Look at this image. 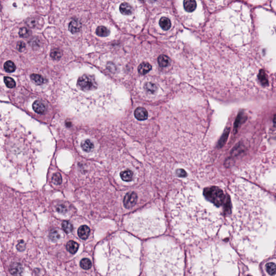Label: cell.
Here are the masks:
<instances>
[{
    "label": "cell",
    "instance_id": "1",
    "mask_svg": "<svg viewBox=\"0 0 276 276\" xmlns=\"http://www.w3.org/2000/svg\"><path fill=\"white\" fill-rule=\"evenodd\" d=\"M233 211L229 218L231 240L239 253L257 259L274 247V205L266 192L244 180L230 188Z\"/></svg>",
    "mask_w": 276,
    "mask_h": 276
},
{
    "label": "cell",
    "instance_id": "2",
    "mask_svg": "<svg viewBox=\"0 0 276 276\" xmlns=\"http://www.w3.org/2000/svg\"><path fill=\"white\" fill-rule=\"evenodd\" d=\"M168 205L174 234L187 244L215 236L223 222L220 212L204 201L192 188L174 192Z\"/></svg>",
    "mask_w": 276,
    "mask_h": 276
},
{
    "label": "cell",
    "instance_id": "3",
    "mask_svg": "<svg viewBox=\"0 0 276 276\" xmlns=\"http://www.w3.org/2000/svg\"><path fill=\"white\" fill-rule=\"evenodd\" d=\"M238 273L235 256L219 244L196 249L188 259L187 276H237Z\"/></svg>",
    "mask_w": 276,
    "mask_h": 276
},
{
    "label": "cell",
    "instance_id": "4",
    "mask_svg": "<svg viewBox=\"0 0 276 276\" xmlns=\"http://www.w3.org/2000/svg\"><path fill=\"white\" fill-rule=\"evenodd\" d=\"M151 276H184V255L175 243L165 240L155 245L148 257Z\"/></svg>",
    "mask_w": 276,
    "mask_h": 276
},
{
    "label": "cell",
    "instance_id": "5",
    "mask_svg": "<svg viewBox=\"0 0 276 276\" xmlns=\"http://www.w3.org/2000/svg\"><path fill=\"white\" fill-rule=\"evenodd\" d=\"M205 196L208 201L216 205H221L224 201V195L223 192L218 188H208L205 190Z\"/></svg>",
    "mask_w": 276,
    "mask_h": 276
},
{
    "label": "cell",
    "instance_id": "6",
    "mask_svg": "<svg viewBox=\"0 0 276 276\" xmlns=\"http://www.w3.org/2000/svg\"><path fill=\"white\" fill-rule=\"evenodd\" d=\"M137 194L135 192H130L127 194L124 199V205L127 209H130L134 207L137 201Z\"/></svg>",
    "mask_w": 276,
    "mask_h": 276
},
{
    "label": "cell",
    "instance_id": "7",
    "mask_svg": "<svg viewBox=\"0 0 276 276\" xmlns=\"http://www.w3.org/2000/svg\"><path fill=\"white\" fill-rule=\"evenodd\" d=\"M10 274L14 276H21L23 272V269L22 265L18 263H14L10 265L9 267Z\"/></svg>",
    "mask_w": 276,
    "mask_h": 276
},
{
    "label": "cell",
    "instance_id": "8",
    "mask_svg": "<svg viewBox=\"0 0 276 276\" xmlns=\"http://www.w3.org/2000/svg\"><path fill=\"white\" fill-rule=\"evenodd\" d=\"M134 116L139 121H145L148 118V112L143 107H138L135 110Z\"/></svg>",
    "mask_w": 276,
    "mask_h": 276
},
{
    "label": "cell",
    "instance_id": "9",
    "mask_svg": "<svg viewBox=\"0 0 276 276\" xmlns=\"http://www.w3.org/2000/svg\"><path fill=\"white\" fill-rule=\"evenodd\" d=\"M32 108L35 112L39 114H43L47 110L46 105L40 101H36L32 105Z\"/></svg>",
    "mask_w": 276,
    "mask_h": 276
},
{
    "label": "cell",
    "instance_id": "10",
    "mask_svg": "<svg viewBox=\"0 0 276 276\" xmlns=\"http://www.w3.org/2000/svg\"><path fill=\"white\" fill-rule=\"evenodd\" d=\"M90 229L87 225H82L78 230V235L82 239H86L89 237Z\"/></svg>",
    "mask_w": 276,
    "mask_h": 276
},
{
    "label": "cell",
    "instance_id": "11",
    "mask_svg": "<svg viewBox=\"0 0 276 276\" xmlns=\"http://www.w3.org/2000/svg\"><path fill=\"white\" fill-rule=\"evenodd\" d=\"M119 10L121 14L124 15H130L132 14V8L130 4H128L126 2L122 3V4L120 6Z\"/></svg>",
    "mask_w": 276,
    "mask_h": 276
},
{
    "label": "cell",
    "instance_id": "12",
    "mask_svg": "<svg viewBox=\"0 0 276 276\" xmlns=\"http://www.w3.org/2000/svg\"><path fill=\"white\" fill-rule=\"evenodd\" d=\"M184 8L188 12H192L195 9L197 4L196 2L193 0H186L184 2Z\"/></svg>",
    "mask_w": 276,
    "mask_h": 276
},
{
    "label": "cell",
    "instance_id": "13",
    "mask_svg": "<svg viewBox=\"0 0 276 276\" xmlns=\"http://www.w3.org/2000/svg\"><path fill=\"white\" fill-rule=\"evenodd\" d=\"M81 28V24L77 20H73L69 24V29L72 34L79 32Z\"/></svg>",
    "mask_w": 276,
    "mask_h": 276
},
{
    "label": "cell",
    "instance_id": "14",
    "mask_svg": "<svg viewBox=\"0 0 276 276\" xmlns=\"http://www.w3.org/2000/svg\"><path fill=\"white\" fill-rule=\"evenodd\" d=\"M134 174L131 170H128L121 172V177L124 181L130 182L132 180Z\"/></svg>",
    "mask_w": 276,
    "mask_h": 276
},
{
    "label": "cell",
    "instance_id": "15",
    "mask_svg": "<svg viewBox=\"0 0 276 276\" xmlns=\"http://www.w3.org/2000/svg\"><path fill=\"white\" fill-rule=\"evenodd\" d=\"M78 248H79V245L78 244V243L75 241H69L67 244V250L72 254H76Z\"/></svg>",
    "mask_w": 276,
    "mask_h": 276
},
{
    "label": "cell",
    "instance_id": "16",
    "mask_svg": "<svg viewBox=\"0 0 276 276\" xmlns=\"http://www.w3.org/2000/svg\"><path fill=\"white\" fill-rule=\"evenodd\" d=\"M152 69V66L148 63L141 64L138 67V72L141 75H145Z\"/></svg>",
    "mask_w": 276,
    "mask_h": 276
},
{
    "label": "cell",
    "instance_id": "17",
    "mask_svg": "<svg viewBox=\"0 0 276 276\" xmlns=\"http://www.w3.org/2000/svg\"><path fill=\"white\" fill-rule=\"evenodd\" d=\"M81 147L85 152H90L94 148V145L91 140H84L81 143Z\"/></svg>",
    "mask_w": 276,
    "mask_h": 276
},
{
    "label": "cell",
    "instance_id": "18",
    "mask_svg": "<svg viewBox=\"0 0 276 276\" xmlns=\"http://www.w3.org/2000/svg\"><path fill=\"white\" fill-rule=\"evenodd\" d=\"M159 24L162 29L164 30H168L171 27L172 24L168 18L163 17L160 19Z\"/></svg>",
    "mask_w": 276,
    "mask_h": 276
},
{
    "label": "cell",
    "instance_id": "19",
    "mask_svg": "<svg viewBox=\"0 0 276 276\" xmlns=\"http://www.w3.org/2000/svg\"><path fill=\"white\" fill-rule=\"evenodd\" d=\"M31 79L37 85H42L44 83H46V80L42 77L41 75L38 74H32L30 76Z\"/></svg>",
    "mask_w": 276,
    "mask_h": 276
},
{
    "label": "cell",
    "instance_id": "20",
    "mask_svg": "<svg viewBox=\"0 0 276 276\" xmlns=\"http://www.w3.org/2000/svg\"><path fill=\"white\" fill-rule=\"evenodd\" d=\"M110 30L104 26H99L97 28L96 34L97 35L101 37H106L109 35Z\"/></svg>",
    "mask_w": 276,
    "mask_h": 276
},
{
    "label": "cell",
    "instance_id": "21",
    "mask_svg": "<svg viewBox=\"0 0 276 276\" xmlns=\"http://www.w3.org/2000/svg\"><path fill=\"white\" fill-rule=\"evenodd\" d=\"M170 63V59L167 56L165 55H161L158 58V63L160 67H167Z\"/></svg>",
    "mask_w": 276,
    "mask_h": 276
},
{
    "label": "cell",
    "instance_id": "22",
    "mask_svg": "<svg viewBox=\"0 0 276 276\" xmlns=\"http://www.w3.org/2000/svg\"><path fill=\"white\" fill-rule=\"evenodd\" d=\"M266 270L270 276H274L276 274V264L274 263H269L265 266Z\"/></svg>",
    "mask_w": 276,
    "mask_h": 276
},
{
    "label": "cell",
    "instance_id": "23",
    "mask_svg": "<svg viewBox=\"0 0 276 276\" xmlns=\"http://www.w3.org/2000/svg\"><path fill=\"white\" fill-rule=\"evenodd\" d=\"M145 89L146 91L150 93H154L158 90V87L154 83L148 82L145 85Z\"/></svg>",
    "mask_w": 276,
    "mask_h": 276
},
{
    "label": "cell",
    "instance_id": "24",
    "mask_svg": "<svg viewBox=\"0 0 276 276\" xmlns=\"http://www.w3.org/2000/svg\"><path fill=\"white\" fill-rule=\"evenodd\" d=\"M4 69L7 72H12L16 70V66L12 62L9 61L4 63Z\"/></svg>",
    "mask_w": 276,
    "mask_h": 276
},
{
    "label": "cell",
    "instance_id": "25",
    "mask_svg": "<svg viewBox=\"0 0 276 276\" xmlns=\"http://www.w3.org/2000/svg\"><path fill=\"white\" fill-rule=\"evenodd\" d=\"M62 226L64 231L67 234L71 233L72 231L73 230V225L70 222H69V221H63Z\"/></svg>",
    "mask_w": 276,
    "mask_h": 276
},
{
    "label": "cell",
    "instance_id": "26",
    "mask_svg": "<svg viewBox=\"0 0 276 276\" xmlns=\"http://www.w3.org/2000/svg\"><path fill=\"white\" fill-rule=\"evenodd\" d=\"M80 265L81 268L85 270H88L90 269L92 266V263L91 260L88 259H84L81 260L80 263Z\"/></svg>",
    "mask_w": 276,
    "mask_h": 276
},
{
    "label": "cell",
    "instance_id": "27",
    "mask_svg": "<svg viewBox=\"0 0 276 276\" xmlns=\"http://www.w3.org/2000/svg\"><path fill=\"white\" fill-rule=\"evenodd\" d=\"M49 237L52 241H57L60 238V235L56 229H53L50 232Z\"/></svg>",
    "mask_w": 276,
    "mask_h": 276
},
{
    "label": "cell",
    "instance_id": "28",
    "mask_svg": "<svg viewBox=\"0 0 276 276\" xmlns=\"http://www.w3.org/2000/svg\"><path fill=\"white\" fill-rule=\"evenodd\" d=\"M4 81L6 86L9 88H13L16 85V83L14 79L9 77H4Z\"/></svg>",
    "mask_w": 276,
    "mask_h": 276
},
{
    "label": "cell",
    "instance_id": "29",
    "mask_svg": "<svg viewBox=\"0 0 276 276\" xmlns=\"http://www.w3.org/2000/svg\"><path fill=\"white\" fill-rule=\"evenodd\" d=\"M259 79L260 80V82L262 83L263 85H267L268 84V80L267 78L266 73H265L264 70H261L259 75Z\"/></svg>",
    "mask_w": 276,
    "mask_h": 276
},
{
    "label": "cell",
    "instance_id": "30",
    "mask_svg": "<svg viewBox=\"0 0 276 276\" xmlns=\"http://www.w3.org/2000/svg\"><path fill=\"white\" fill-rule=\"evenodd\" d=\"M52 181L56 185H61L62 182V178L61 175L58 173L54 174L52 176Z\"/></svg>",
    "mask_w": 276,
    "mask_h": 276
},
{
    "label": "cell",
    "instance_id": "31",
    "mask_svg": "<svg viewBox=\"0 0 276 276\" xmlns=\"http://www.w3.org/2000/svg\"><path fill=\"white\" fill-rule=\"evenodd\" d=\"M50 55L53 59L58 60L61 58L62 53L60 50L55 49L52 50V52L50 53Z\"/></svg>",
    "mask_w": 276,
    "mask_h": 276
},
{
    "label": "cell",
    "instance_id": "32",
    "mask_svg": "<svg viewBox=\"0 0 276 276\" xmlns=\"http://www.w3.org/2000/svg\"><path fill=\"white\" fill-rule=\"evenodd\" d=\"M19 35L22 37H27L30 35V31L27 28L23 27L20 29Z\"/></svg>",
    "mask_w": 276,
    "mask_h": 276
},
{
    "label": "cell",
    "instance_id": "33",
    "mask_svg": "<svg viewBox=\"0 0 276 276\" xmlns=\"http://www.w3.org/2000/svg\"><path fill=\"white\" fill-rule=\"evenodd\" d=\"M57 211L59 213H65L67 212V207H65L64 205H59L56 207Z\"/></svg>",
    "mask_w": 276,
    "mask_h": 276
},
{
    "label": "cell",
    "instance_id": "34",
    "mask_svg": "<svg viewBox=\"0 0 276 276\" xmlns=\"http://www.w3.org/2000/svg\"><path fill=\"white\" fill-rule=\"evenodd\" d=\"M26 46L23 42H19L17 44V49L19 52H23L26 49Z\"/></svg>",
    "mask_w": 276,
    "mask_h": 276
},
{
    "label": "cell",
    "instance_id": "35",
    "mask_svg": "<svg viewBox=\"0 0 276 276\" xmlns=\"http://www.w3.org/2000/svg\"><path fill=\"white\" fill-rule=\"evenodd\" d=\"M17 248L19 251H23L25 248H26V243L24 242V241H20L17 245Z\"/></svg>",
    "mask_w": 276,
    "mask_h": 276
},
{
    "label": "cell",
    "instance_id": "36",
    "mask_svg": "<svg viewBox=\"0 0 276 276\" xmlns=\"http://www.w3.org/2000/svg\"><path fill=\"white\" fill-rule=\"evenodd\" d=\"M27 24H28L29 27L33 28L34 27H35L36 26L35 20H34V19H30L27 22Z\"/></svg>",
    "mask_w": 276,
    "mask_h": 276
}]
</instances>
